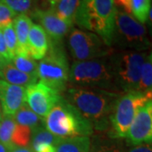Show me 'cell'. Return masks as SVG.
Returning <instances> with one entry per match:
<instances>
[{
  "instance_id": "18",
  "label": "cell",
  "mask_w": 152,
  "mask_h": 152,
  "mask_svg": "<svg viewBox=\"0 0 152 152\" xmlns=\"http://www.w3.org/2000/svg\"><path fill=\"white\" fill-rule=\"evenodd\" d=\"M55 147L56 152H90L91 140L88 136L61 139Z\"/></svg>"
},
{
  "instance_id": "7",
  "label": "cell",
  "mask_w": 152,
  "mask_h": 152,
  "mask_svg": "<svg viewBox=\"0 0 152 152\" xmlns=\"http://www.w3.org/2000/svg\"><path fill=\"white\" fill-rule=\"evenodd\" d=\"M69 75V63L61 43L50 42L48 53L38 63L37 77L40 82L61 93L65 91Z\"/></svg>"
},
{
  "instance_id": "17",
  "label": "cell",
  "mask_w": 152,
  "mask_h": 152,
  "mask_svg": "<svg viewBox=\"0 0 152 152\" xmlns=\"http://www.w3.org/2000/svg\"><path fill=\"white\" fill-rule=\"evenodd\" d=\"M0 80H3L12 85L26 87L37 83L38 78L22 73L18 70L11 63H7L0 70Z\"/></svg>"
},
{
  "instance_id": "1",
  "label": "cell",
  "mask_w": 152,
  "mask_h": 152,
  "mask_svg": "<svg viewBox=\"0 0 152 152\" xmlns=\"http://www.w3.org/2000/svg\"><path fill=\"white\" fill-rule=\"evenodd\" d=\"M121 94L101 89L72 86L66 89L65 96L63 97L91 124L93 129L102 131L108 128L110 115Z\"/></svg>"
},
{
  "instance_id": "31",
  "label": "cell",
  "mask_w": 152,
  "mask_h": 152,
  "mask_svg": "<svg viewBox=\"0 0 152 152\" xmlns=\"http://www.w3.org/2000/svg\"><path fill=\"white\" fill-rule=\"evenodd\" d=\"M0 56L3 58H4L8 63H10L12 60L10 53L8 51V48H7L5 42H4V38L3 36L2 30H0Z\"/></svg>"
},
{
  "instance_id": "9",
  "label": "cell",
  "mask_w": 152,
  "mask_h": 152,
  "mask_svg": "<svg viewBox=\"0 0 152 152\" xmlns=\"http://www.w3.org/2000/svg\"><path fill=\"white\" fill-rule=\"evenodd\" d=\"M69 48L75 62L108 57L113 50L95 33L73 29L69 36Z\"/></svg>"
},
{
  "instance_id": "26",
  "label": "cell",
  "mask_w": 152,
  "mask_h": 152,
  "mask_svg": "<svg viewBox=\"0 0 152 152\" xmlns=\"http://www.w3.org/2000/svg\"><path fill=\"white\" fill-rule=\"evenodd\" d=\"M31 130L26 127L16 124L14 134L12 136V145L15 146L28 147L31 143Z\"/></svg>"
},
{
  "instance_id": "32",
  "label": "cell",
  "mask_w": 152,
  "mask_h": 152,
  "mask_svg": "<svg viewBox=\"0 0 152 152\" xmlns=\"http://www.w3.org/2000/svg\"><path fill=\"white\" fill-rule=\"evenodd\" d=\"M129 152H152L151 145V144H142L135 145L129 150Z\"/></svg>"
},
{
  "instance_id": "24",
  "label": "cell",
  "mask_w": 152,
  "mask_h": 152,
  "mask_svg": "<svg viewBox=\"0 0 152 152\" xmlns=\"http://www.w3.org/2000/svg\"><path fill=\"white\" fill-rule=\"evenodd\" d=\"M151 54L148 55L143 64L139 85V91H152V59Z\"/></svg>"
},
{
  "instance_id": "14",
  "label": "cell",
  "mask_w": 152,
  "mask_h": 152,
  "mask_svg": "<svg viewBox=\"0 0 152 152\" xmlns=\"http://www.w3.org/2000/svg\"><path fill=\"white\" fill-rule=\"evenodd\" d=\"M27 47L29 53L34 59H42L48 53L50 40L40 25L32 24L28 35Z\"/></svg>"
},
{
  "instance_id": "34",
  "label": "cell",
  "mask_w": 152,
  "mask_h": 152,
  "mask_svg": "<svg viewBox=\"0 0 152 152\" xmlns=\"http://www.w3.org/2000/svg\"><path fill=\"white\" fill-rule=\"evenodd\" d=\"M7 63H8V62H7L4 58H3L0 56V70L4 67V65H5Z\"/></svg>"
},
{
  "instance_id": "35",
  "label": "cell",
  "mask_w": 152,
  "mask_h": 152,
  "mask_svg": "<svg viewBox=\"0 0 152 152\" xmlns=\"http://www.w3.org/2000/svg\"><path fill=\"white\" fill-rule=\"evenodd\" d=\"M0 152H8V149L5 145H4L2 143H0Z\"/></svg>"
},
{
  "instance_id": "5",
  "label": "cell",
  "mask_w": 152,
  "mask_h": 152,
  "mask_svg": "<svg viewBox=\"0 0 152 152\" xmlns=\"http://www.w3.org/2000/svg\"><path fill=\"white\" fill-rule=\"evenodd\" d=\"M147 56L146 53L131 50L113 52L109 56L115 80L122 92L139 91L141 69Z\"/></svg>"
},
{
  "instance_id": "12",
  "label": "cell",
  "mask_w": 152,
  "mask_h": 152,
  "mask_svg": "<svg viewBox=\"0 0 152 152\" xmlns=\"http://www.w3.org/2000/svg\"><path fill=\"white\" fill-rule=\"evenodd\" d=\"M26 103V87L0 80V104L4 116L13 117Z\"/></svg>"
},
{
  "instance_id": "15",
  "label": "cell",
  "mask_w": 152,
  "mask_h": 152,
  "mask_svg": "<svg viewBox=\"0 0 152 152\" xmlns=\"http://www.w3.org/2000/svg\"><path fill=\"white\" fill-rule=\"evenodd\" d=\"M114 4L141 24L148 20L151 10V0H114Z\"/></svg>"
},
{
  "instance_id": "11",
  "label": "cell",
  "mask_w": 152,
  "mask_h": 152,
  "mask_svg": "<svg viewBox=\"0 0 152 152\" xmlns=\"http://www.w3.org/2000/svg\"><path fill=\"white\" fill-rule=\"evenodd\" d=\"M126 138L134 146L151 143L152 101L147 102L137 111Z\"/></svg>"
},
{
  "instance_id": "10",
  "label": "cell",
  "mask_w": 152,
  "mask_h": 152,
  "mask_svg": "<svg viewBox=\"0 0 152 152\" xmlns=\"http://www.w3.org/2000/svg\"><path fill=\"white\" fill-rule=\"evenodd\" d=\"M62 97L60 93L41 82L26 87V102L42 119H45L49 112Z\"/></svg>"
},
{
  "instance_id": "21",
  "label": "cell",
  "mask_w": 152,
  "mask_h": 152,
  "mask_svg": "<svg viewBox=\"0 0 152 152\" xmlns=\"http://www.w3.org/2000/svg\"><path fill=\"white\" fill-rule=\"evenodd\" d=\"M10 63L18 70H20L22 73L38 78V63H37V61L34 59L31 55H26V56L15 55L12 58Z\"/></svg>"
},
{
  "instance_id": "13",
  "label": "cell",
  "mask_w": 152,
  "mask_h": 152,
  "mask_svg": "<svg viewBox=\"0 0 152 152\" xmlns=\"http://www.w3.org/2000/svg\"><path fill=\"white\" fill-rule=\"evenodd\" d=\"M34 16L40 22V26L47 33L50 42L53 43H61L72 28L60 20L51 9L48 10H37L34 13Z\"/></svg>"
},
{
  "instance_id": "23",
  "label": "cell",
  "mask_w": 152,
  "mask_h": 152,
  "mask_svg": "<svg viewBox=\"0 0 152 152\" xmlns=\"http://www.w3.org/2000/svg\"><path fill=\"white\" fill-rule=\"evenodd\" d=\"M90 152H124L123 144L115 138L110 140H100L91 144Z\"/></svg>"
},
{
  "instance_id": "36",
  "label": "cell",
  "mask_w": 152,
  "mask_h": 152,
  "mask_svg": "<svg viewBox=\"0 0 152 152\" xmlns=\"http://www.w3.org/2000/svg\"><path fill=\"white\" fill-rule=\"evenodd\" d=\"M48 1L49 3L51 4V5L53 6V5H55V4H56L57 3H58L60 0H48Z\"/></svg>"
},
{
  "instance_id": "6",
  "label": "cell",
  "mask_w": 152,
  "mask_h": 152,
  "mask_svg": "<svg viewBox=\"0 0 152 152\" xmlns=\"http://www.w3.org/2000/svg\"><path fill=\"white\" fill-rule=\"evenodd\" d=\"M151 91H139L122 93L114 104L110 115L112 138H126L137 111L147 102L151 101Z\"/></svg>"
},
{
  "instance_id": "19",
  "label": "cell",
  "mask_w": 152,
  "mask_h": 152,
  "mask_svg": "<svg viewBox=\"0 0 152 152\" xmlns=\"http://www.w3.org/2000/svg\"><path fill=\"white\" fill-rule=\"evenodd\" d=\"M80 3V0H60L55 5L52 6L51 10L60 20L73 26Z\"/></svg>"
},
{
  "instance_id": "4",
  "label": "cell",
  "mask_w": 152,
  "mask_h": 152,
  "mask_svg": "<svg viewBox=\"0 0 152 152\" xmlns=\"http://www.w3.org/2000/svg\"><path fill=\"white\" fill-rule=\"evenodd\" d=\"M44 127L53 135L62 139L93 134L91 124L77 109L62 97L44 119Z\"/></svg>"
},
{
  "instance_id": "20",
  "label": "cell",
  "mask_w": 152,
  "mask_h": 152,
  "mask_svg": "<svg viewBox=\"0 0 152 152\" xmlns=\"http://www.w3.org/2000/svg\"><path fill=\"white\" fill-rule=\"evenodd\" d=\"M13 118L16 124L26 126L31 131L38 127L44 126V119L35 113L26 103L13 116Z\"/></svg>"
},
{
  "instance_id": "3",
  "label": "cell",
  "mask_w": 152,
  "mask_h": 152,
  "mask_svg": "<svg viewBox=\"0 0 152 152\" xmlns=\"http://www.w3.org/2000/svg\"><path fill=\"white\" fill-rule=\"evenodd\" d=\"M69 81L75 86L123 93L115 80L109 56L96 59L75 62L69 69Z\"/></svg>"
},
{
  "instance_id": "27",
  "label": "cell",
  "mask_w": 152,
  "mask_h": 152,
  "mask_svg": "<svg viewBox=\"0 0 152 152\" xmlns=\"http://www.w3.org/2000/svg\"><path fill=\"white\" fill-rule=\"evenodd\" d=\"M2 32L8 51L10 53L11 58H13L16 55L17 53V38L13 23L8 25L6 27L4 28L2 30Z\"/></svg>"
},
{
  "instance_id": "28",
  "label": "cell",
  "mask_w": 152,
  "mask_h": 152,
  "mask_svg": "<svg viewBox=\"0 0 152 152\" xmlns=\"http://www.w3.org/2000/svg\"><path fill=\"white\" fill-rule=\"evenodd\" d=\"M16 15H26L31 9L32 0H1Z\"/></svg>"
},
{
  "instance_id": "8",
  "label": "cell",
  "mask_w": 152,
  "mask_h": 152,
  "mask_svg": "<svg viewBox=\"0 0 152 152\" xmlns=\"http://www.w3.org/2000/svg\"><path fill=\"white\" fill-rule=\"evenodd\" d=\"M113 43L120 48L134 49L137 52L149 48L150 41L145 26L124 11H118L116 16Z\"/></svg>"
},
{
  "instance_id": "16",
  "label": "cell",
  "mask_w": 152,
  "mask_h": 152,
  "mask_svg": "<svg viewBox=\"0 0 152 152\" xmlns=\"http://www.w3.org/2000/svg\"><path fill=\"white\" fill-rule=\"evenodd\" d=\"M32 20L26 15H19L13 20L17 38L16 55H30L28 51V35L32 26Z\"/></svg>"
},
{
  "instance_id": "29",
  "label": "cell",
  "mask_w": 152,
  "mask_h": 152,
  "mask_svg": "<svg viewBox=\"0 0 152 152\" xmlns=\"http://www.w3.org/2000/svg\"><path fill=\"white\" fill-rule=\"evenodd\" d=\"M16 14L0 0V30H3L8 25L13 23Z\"/></svg>"
},
{
  "instance_id": "30",
  "label": "cell",
  "mask_w": 152,
  "mask_h": 152,
  "mask_svg": "<svg viewBox=\"0 0 152 152\" xmlns=\"http://www.w3.org/2000/svg\"><path fill=\"white\" fill-rule=\"evenodd\" d=\"M31 148L34 152H56V147L48 143H39L31 145Z\"/></svg>"
},
{
  "instance_id": "2",
  "label": "cell",
  "mask_w": 152,
  "mask_h": 152,
  "mask_svg": "<svg viewBox=\"0 0 152 152\" xmlns=\"http://www.w3.org/2000/svg\"><path fill=\"white\" fill-rule=\"evenodd\" d=\"M117 13L114 0H80L75 23L96 33L110 48L113 44Z\"/></svg>"
},
{
  "instance_id": "25",
  "label": "cell",
  "mask_w": 152,
  "mask_h": 152,
  "mask_svg": "<svg viewBox=\"0 0 152 152\" xmlns=\"http://www.w3.org/2000/svg\"><path fill=\"white\" fill-rule=\"evenodd\" d=\"M62 138L53 135L50 133L44 126L38 127L36 129L31 131V145L39 144V143H48L56 146V145L60 141Z\"/></svg>"
},
{
  "instance_id": "33",
  "label": "cell",
  "mask_w": 152,
  "mask_h": 152,
  "mask_svg": "<svg viewBox=\"0 0 152 152\" xmlns=\"http://www.w3.org/2000/svg\"><path fill=\"white\" fill-rule=\"evenodd\" d=\"M8 152H34L31 147L13 146L8 150Z\"/></svg>"
},
{
  "instance_id": "37",
  "label": "cell",
  "mask_w": 152,
  "mask_h": 152,
  "mask_svg": "<svg viewBox=\"0 0 152 152\" xmlns=\"http://www.w3.org/2000/svg\"><path fill=\"white\" fill-rule=\"evenodd\" d=\"M4 113H3V110H2V107H1V104H0V120L4 118Z\"/></svg>"
},
{
  "instance_id": "22",
  "label": "cell",
  "mask_w": 152,
  "mask_h": 152,
  "mask_svg": "<svg viewBox=\"0 0 152 152\" xmlns=\"http://www.w3.org/2000/svg\"><path fill=\"white\" fill-rule=\"evenodd\" d=\"M16 126V123L13 117L4 116L0 120V143L7 147L9 150L11 147L15 146L12 145V136Z\"/></svg>"
}]
</instances>
